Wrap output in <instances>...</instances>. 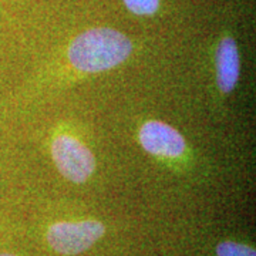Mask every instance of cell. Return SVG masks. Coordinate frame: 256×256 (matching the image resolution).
<instances>
[{"label": "cell", "instance_id": "277c9868", "mask_svg": "<svg viewBox=\"0 0 256 256\" xmlns=\"http://www.w3.org/2000/svg\"><path fill=\"white\" fill-rule=\"evenodd\" d=\"M138 140L148 154L161 158H180L186 151L185 138L180 131L162 121H146L140 130Z\"/></svg>", "mask_w": 256, "mask_h": 256}, {"label": "cell", "instance_id": "3957f363", "mask_svg": "<svg viewBox=\"0 0 256 256\" xmlns=\"http://www.w3.org/2000/svg\"><path fill=\"white\" fill-rule=\"evenodd\" d=\"M106 226L100 220L57 222L47 229L48 245L62 255H78L104 236Z\"/></svg>", "mask_w": 256, "mask_h": 256}, {"label": "cell", "instance_id": "7a4b0ae2", "mask_svg": "<svg viewBox=\"0 0 256 256\" xmlns=\"http://www.w3.org/2000/svg\"><path fill=\"white\" fill-rule=\"evenodd\" d=\"M52 156L58 172L72 182H86L94 174V154L73 136H56L52 142Z\"/></svg>", "mask_w": 256, "mask_h": 256}, {"label": "cell", "instance_id": "ba28073f", "mask_svg": "<svg viewBox=\"0 0 256 256\" xmlns=\"http://www.w3.org/2000/svg\"><path fill=\"white\" fill-rule=\"evenodd\" d=\"M0 256H16V255H12V254H6V252H2Z\"/></svg>", "mask_w": 256, "mask_h": 256}, {"label": "cell", "instance_id": "5b68a950", "mask_svg": "<svg viewBox=\"0 0 256 256\" xmlns=\"http://www.w3.org/2000/svg\"><path fill=\"white\" fill-rule=\"evenodd\" d=\"M216 78L220 92L229 94L239 80L240 73V60H239L238 46L235 38L225 36L220 40L216 50Z\"/></svg>", "mask_w": 256, "mask_h": 256}, {"label": "cell", "instance_id": "6da1fadb", "mask_svg": "<svg viewBox=\"0 0 256 256\" xmlns=\"http://www.w3.org/2000/svg\"><path fill=\"white\" fill-rule=\"evenodd\" d=\"M132 53V43L116 28H96L78 34L68 47V60L82 73H102L122 64Z\"/></svg>", "mask_w": 256, "mask_h": 256}, {"label": "cell", "instance_id": "52a82bcc", "mask_svg": "<svg viewBox=\"0 0 256 256\" xmlns=\"http://www.w3.org/2000/svg\"><path fill=\"white\" fill-rule=\"evenodd\" d=\"M126 8L137 16H152L158 12L160 0H122Z\"/></svg>", "mask_w": 256, "mask_h": 256}, {"label": "cell", "instance_id": "8992f818", "mask_svg": "<svg viewBox=\"0 0 256 256\" xmlns=\"http://www.w3.org/2000/svg\"><path fill=\"white\" fill-rule=\"evenodd\" d=\"M216 255L218 256H256L255 249L244 244H238L234 240H225L220 242L216 246Z\"/></svg>", "mask_w": 256, "mask_h": 256}]
</instances>
